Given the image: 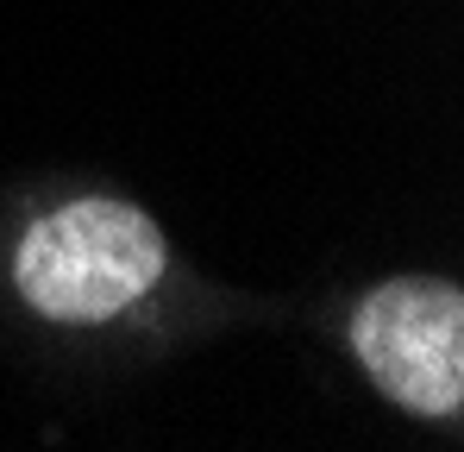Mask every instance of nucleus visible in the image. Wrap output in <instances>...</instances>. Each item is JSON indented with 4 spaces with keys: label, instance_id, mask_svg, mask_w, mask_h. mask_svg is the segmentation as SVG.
I'll return each mask as SVG.
<instances>
[{
    "label": "nucleus",
    "instance_id": "nucleus-1",
    "mask_svg": "<svg viewBox=\"0 0 464 452\" xmlns=\"http://www.w3.org/2000/svg\"><path fill=\"white\" fill-rule=\"evenodd\" d=\"M19 290L44 320L94 327L145 296L163 270V232L132 201L88 195L25 232L19 245Z\"/></svg>",
    "mask_w": 464,
    "mask_h": 452
},
{
    "label": "nucleus",
    "instance_id": "nucleus-2",
    "mask_svg": "<svg viewBox=\"0 0 464 452\" xmlns=\"http://www.w3.org/2000/svg\"><path fill=\"white\" fill-rule=\"evenodd\" d=\"M352 346L401 408L452 415L464 402V296L452 283H383L358 301Z\"/></svg>",
    "mask_w": 464,
    "mask_h": 452
}]
</instances>
